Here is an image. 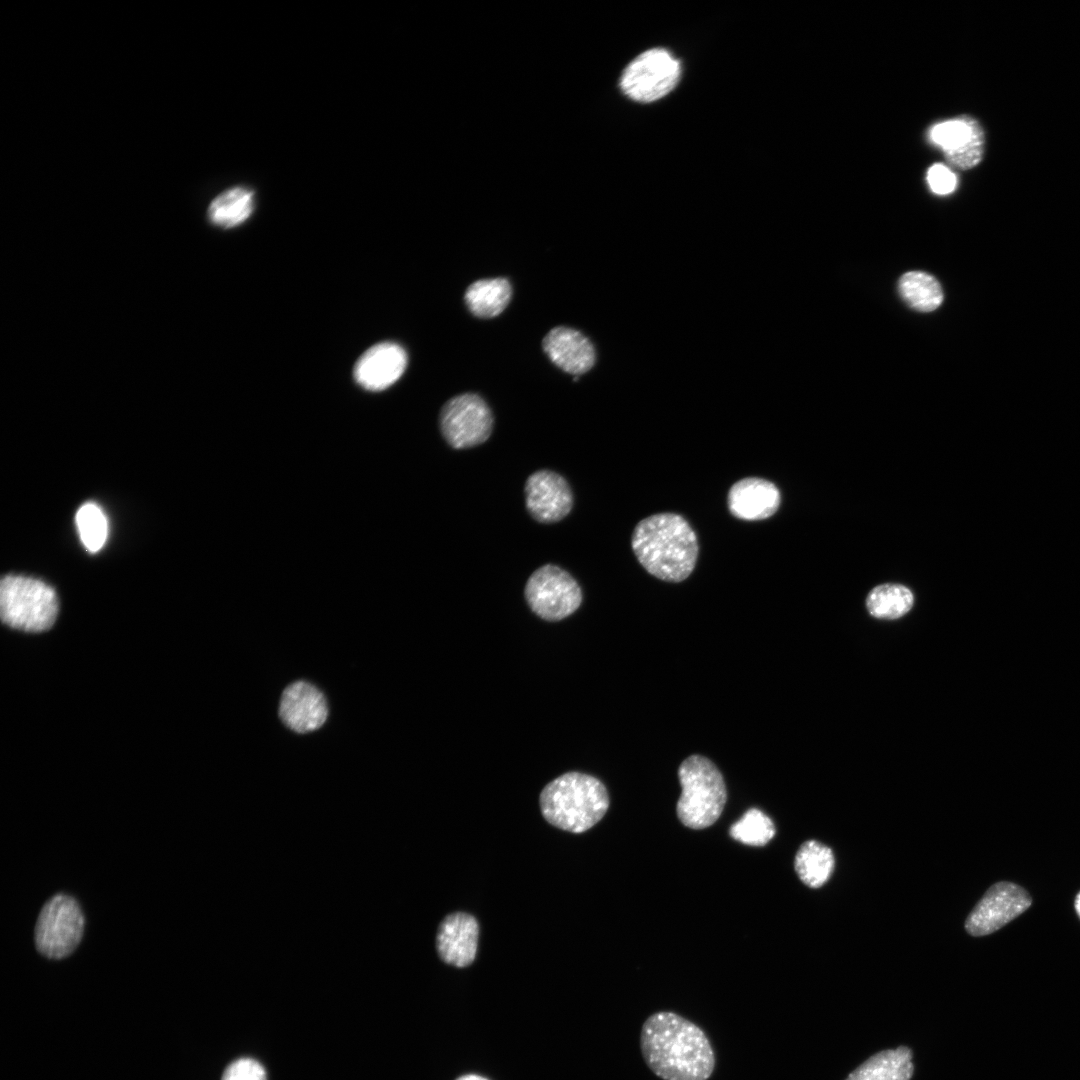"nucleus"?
<instances>
[{"label":"nucleus","mask_w":1080,"mask_h":1080,"mask_svg":"<svg viewBox=\"0 0 1080 1080\" xmlns=\"http://www.w3.org/2000/svg\"><path fill=\"white\" fill-rule=\"evenodd\" d=\"M640 1046L647 1067L662 1080H708L716 1066L706 1033L674 1012L650 1015L641 1028Z\"/></svg>","instance_id":"1"},{"label":"nucleus","mask_w":1080,"mask_h":1080,"mask_svg":"<svg viewBox=\"0 0 1080 1080\" xmlns=\"http://www.w3.org/2000/svg\"><path fill=\"white\" fill-rule=\"evenodd\" d=\"M631 547L649 574L675 583L691 575L699 552L691 525L683 516L671 512L640 520L633 530Z\"/></svg>","instance_id":"2"},{"label":"nucleus","mask_w":1080,"mask_h":1080,"mask_svg":"<svg viewBox=\"0 0 1080 1080\" xmlns=\"http://www.w3.org/2000/svg\"><path fill=\"white\" fill-rule=\"evenodd\" d=\"M539 803L547 822L568 832L582 833L603 818L609 807V796L597 778L568 772L544 787Z\"/></svg>","instance_id":"3"},{"label":"nucleus","mask_w":1080,"mask_h":1080,"mask_svg":"<svg viewBox=\"0 0 1080 1080\" xmlns=\"http://www.w3.org/2000/svg\"><path fill=\"white\" fill-rule=\"evenodd\" d=\"M682 788L676 811L679 820L691 829H704L720 817L727 790L722 774L708 758L691 755L678 769Z\"/></svg>","instance_id":"4"},{"label":"nucleus","mask_w":1080,"mask_h":1080,"mask_svg":"<svg viewBox=\"0 0 1080 1080\" xmlns=\"http://www.w3.org/2000/svg\"><path fill=\"white\" fill-rule=\"evenodd\" d=\"M59 611L55 590L23 575H6L0 582V616L9 628L41 633L54 625Z\"/></svg>","instance_id":"5"},{"label":"nucleus","mask_w":1080,"mask_h":1080,"mask_svg":"<svg viewBox=\"0 0 1080 1080\" xmlns=\"http://www.w3.org/2000/svg\"><path fill=\"white\" fill-rule=\"evenodd\" d=\"M84 915L78 901L65 893L52 896L38 916L34 939L40 954L50 959L70 955L84 932Z\"/></svg>","instance_id":"6"},{"label":"nucleus","mask_w":1080,"mask_h":1080,"mask_svg":"<svg viewBox=\"0 0 1080 1080\" xmlns=\"http://www.w3.org/2000/svg\"><path fill=\"white\" fill-rule=\"evenodd\" d=\"M524 594L530 609L547 621H559L574 613L582 602L577 581L562 568L546 564L529 577Z\"/></svg>","instance_id":"7"},{"label":"nucleus","mask_w":1080,"mask_h":1080,"mask_svg":"<svg viewBox=\"0 0 1080 1080\" xmlns=\"http://www.w3.org/2000/svg\"><path fill=\"white\" fill-rule=\"evenodd\" d=\"M680 74V63L669 51L653 48L629 63L620 79V87L632 100L649 103L671 92Z\"/></svg>","instance_id":"8"},{"label":"nucleus","mask_w":1080,"mask_h":1080,"mask_svg":"<svg viewBox=\"0 0 1080 1080\" xmlns=\"http://www.w3.org/2000/svg\"><path fill=\"white\" fill-rule=\"evenodd\" d=\"M440 429L447 443L455 449L485 442L493 429L492 412L482 397L464 393L448 400L440 412Z\"/></svg>","instance_id":"9"},{"label":"nucleus","mask_w":1080,"mask_h":1080,"mask_svg":"<svg viewBox=\"0 0 1080 1080\" xmlns=\"http://www.w3.org/2000/svg\"><path fill=\"white\" fill-rule=\"evenodd\" d=\"M1032 896L1011 881L991 885L968 914L965 930L974 937L992 934L1028 910Z\"/></svg>","instance_id":"10"},{"label":"nucleus","mask_w":1080,"mask_h":1080,"mask_svg":"<svg viewBox=\"0 0 1080 1080\" xmlns=\"http://www.w3.org/2000/svg\"><path fill=\"white\" fill-rule=\"evenodd\" d=\"M929 137L943 151L950 164L957 168H972L982 159L984 132L980 124L969 116L934 125Z\"/></svg>","instance_id":"11"},{"label":"nucleus","mask_w":1080,"mask_h":1080,"mask_svg":"<svg viewBox=\"0 0 1080 1080\" xmlns=\"http://www.w3.org/2000/svg\"><path fill=\"white\" fill-rule=\"evenodd\" d=\"M525 501L531 516L542 523L560 521L573 506V494L567 481L558 473L539 470L525 483Z\"/></svg>","instance_id":"12"},{"label":"nucleus","mask_w":1080,"mask_h":1080,"mask_svg":"<svg viewBox=\"0 0 1080 1080\" xmlns=\"http://www.w3.org/2000/svg\"><path fill=\"white\" fill-rule=\"evenodd\" d=\"M404 348L394 342H382L370 347L354 366V379L364 389L381 391L393 385L407 366Z\"/></svg>","instance_id":"13"},{"label":"nucleus","mask_w":1080,"mask_h":1080,"mask_svg":"<svg viewBox=\"0 0 1080 1080\" xmlns=\"http://www.w3.org/2000/svg\"><path fill=\"white\" fill-rule=\"evenodd\" d=\"M327 712L323 694L309 682H294L282 693L280 718L288 728L297 733H307L322 726Z\"/></svg>","instance_id":"14"},{"label":"nucleus","mask_w":1080,"mask_h":1080,"mask_svg":"<svg viewBox=\"0 0 1080 1080\" xmlns=\"http://www.w3.org/2000/svg\"><path fill=\"white\" fill-rule=\"evenodd\" d=\"M479 925L476 918L464 912L447 915L439 925L436 949L440 959L462 968L473 963L478 946Z\"/></svg>","instance_id":"15"},{"label":"nucleus","mask_w":1080,"mask_h":1080,"mask_svg":"<svg viewBox=\"0 0 1080 1080\" xmlns=\"http://www.w3.org/2000/svg\"><path fill=\"white\" fill-rule=\"evenodd\" d=\"M780 502L781 495L776 485L759 477L740 479L730 487L727 496L730 513L745 521L771 517L778 510Z\"/></svg>","instance_id":"16"},{"label":"nucleus","mask_w":1080,"mask_h":1080,"mask_svg":"<svg viewBox=\"0 0 1080 1080\" xmlns=\"http://www.w3.org/2000/svg\"><path fill=\"white\" fill-rule=\"evenodd\" d=\"M549 359L563 371L579 376L589 371L596 360L595 349L581 332L569 327L551 329L542 342Z\"/></svg>","instance_id":"17"},{"label":"nucleus","mask_w":1080,"mask_h":1080,"mask_svg":"<svg viewBox=\"0 0 1080 1080\" xmlns=\"http://www.w3.org/2000/svg\"><path fill=\"white\" fill-rule=\"evenodd\" d=\"M912 1055L906 1046L878 1052L856 1068L846 1080H910L914 1070Z\"/></svg>","instance_id":"18"},{"label":"nucleus","mask_w":1080,"mask_h":1080,"mask_svg":"<svg viewBox=\"0 0 1080 1080\" xmlns=\"http://www.w3.org/2000/svg\"><path fill=\"white\" fill-rule=\"evenodd\" d=\"M254 208V191L245 186H235L223 191L212 200L207 216L213 225L229 229L247 221Z\"/></svg>","instance_id":"19"},{"label":"nucleus","mask_w":1080,"mask_h":1080,"mask_svg":"<svg viewBox=\"0 0 1080 1080\" xmlns=\"http://www.w3.org/2000/svg\"><path fill=\"white\" fill-rule=\"evenodd\" d=\"M512 288L507 279L493 278L475 281L465 291V303L472 314L492 318L507 307Z\"/></svg>","instance_id":"20"},{"label":"nucleus","mask_w":1080,"mask_h":1080,"mask_svg":"<svg viewBox=\"0 0 1080 1080\" xmlns=\"http://www.w3.org/2000/svg\"><path fill=\"white\" fill-rule=\"evenodd\" d=\"M834 855L831 848L816 841H805L798 849L794 868L800 880L811 888L823 886L831 877L834 869Z\"/></svg>","instance_id":"21"},{"label":"nucleus","mask_w":1080,"mask_h":1080,"mask_svg":"<svg viewBox=\"0 0 1080 1080\" xmlns=\"http://www.w3.org/2000/svg\"><path fill=\"white\" fill-rule=\"evenodd\" d=\"M914 604L912 591L897 583L874 587L866 599L869 614L878 619L893 620L907 614Z\"/></svg>","instance_id":"22"},{"label":"nucleus","mask_w":1080,"mask_h":1080,"mask_svg":"<svg viewBox=\"0 0 1080 1080\" xmlns=\"http://www.w3.org/2000/svg\"><path fill=\"white\" fill-rule=\"evenodd\" d=\"M898 290L902 299L910 307L921 312H931L943 301V292L939 282L922 271L905 273L899 280Z\"/></svg>","instance_id":"23"},{"label":"nucleus","mask_w":1080,"mask_h":1080,"mask_svg":"<svg viewBox=\"0 0 1080 1080\" xmlns=\"http://www.w3.org/2000/svg\"><path fill=\"white\" fill-rule=\"evenodd\" d=\"M730 836L745 845L764 846L775 835L772 820L761 810L749 809L729 830Z\"/></svg>","instance_id":"24"},{"label":"nucleus","mask_w":1080,"mask_h":1080,"mask_svg":"<svg viewBox=\"0 0 1080 1080\" xmlns=\"http://www.w3.org/2000/svg\"><path fill=\"white\" fill-rule=\"evenodd\" d=\"M75 521L85 548L93 553L99 551L108 534L107 519L102 509L95 503H85L78 509Z\"/></svg>","instance_id":"25"},{"label":"nucleus","mask_w":1080,"mask_h":1080,"mask_svg":"<svg viewBox=\"0 0 1080 1080\" xmlns=\"http://www.w3.org/2000/svg\"><path fill=\"white\" fill-rule=\"evenodd\" d=\"M221 1080H267L263 1066L251 1058H241L232 1062L224 1071Z\"/></svg>","instance_id":"26"},{"label":"nucleus","mask_w":1080,"mask_h":1080,"mask_svg":"<svg viewBox=\"0 0 1080 1080\" xmlns=\"http://www.w3.org/2000/svg\"><path fill=\"white\" fill-rule=\"evenodd\" d=\"M927 180L931 190L939 195L953 192L957 185L956 175L942 164H935L929 168Z\"/></svg>","instance_id":"27"},{"label":"nucleus","mask_w":1080,"mask_h":1080,"mask_svg":"<svg viewBox=\"0 0 1080 1080\" xmlns=\"http://www.w3.org/2000/svg\"><path fill=\"white\" fill-rule=\"evenodd\" d=\"M457 1080H487V1079H485V1078H483L481 1076H478V1075H465V1076H462V1077L458 1078Z\"/></svg>","instance_id":"28"},{"label":"nucleus","mask_w":1080,"mask_h":1080,"mask_svg":"<svg viewBox=\"0 0 1080 1080\" xmlns=\"http://www.w3.org/2000/svg\"><path fill=\"white\" fill-rule=\"evenodd\" d=\"M1075 909H1076L1077 914L1080 917V892L1077 894L1076 899H1075Z\"/></svg>","instance_id":"29"}]
</instances>
